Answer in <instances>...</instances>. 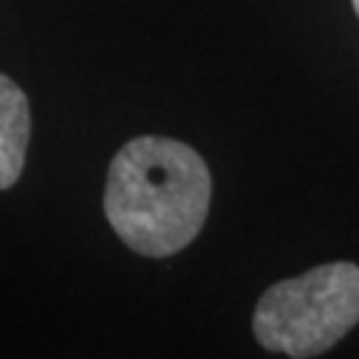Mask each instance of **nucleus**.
Wrapping results in <instances>:
<instances>
[{
    "mask_svg": "<svg viewBox=\"0 0 359 359\" xmlns=\"http://www.w3.org/2000/svg\"><path fill=\"white\" fill-rule=\"evenodd\" d=\"M359 322V266L335 261L271 285L253 314L256 341L293 359L320 357Z\"/></svg>",
    "mask_w": 359,
    "mask_h": 359,
    "instance_id": "2",
    "label": "nucleus"
},
{
    "mask_svg": "<svg viewBox=\"0 0 359 359\" xmlns=\"http://www.w3.org/2000/svg\"><path fill=\"white\" fill-rule=\"evenodd\" d=\"M210 192V170L189 144L139 136L109 165L104 213L130 250L168 258L200 234Z\"/></svg>",
    "mask_w": 359,
    "mask_h": 359,
    "instance_id": "1",
    "label": "nucleus"
},
{
    "mask_svg": "<svg viewBox=\"0 0 359 359\" xmlns=\"http://www.w3.org/2000/svg\"><path fill=\"white\" fill-rule=\"evenodd\" d=\"M351 6H354V11H357V16H359V0H351Z\"/></svg>",
    "mask_w": 359,
    "mask_h": 359,
    "instance_id": "4",
    "label": "nucleus"
},
{
    "mask_svg": "<svg viewBox=\"0 0 359 359\" xmlns=\"http://www.w3.org/2000/svg\"><path fill=\"white\" fill-rule=\"evenodd\" d=\"M29 142V102L11 77L0 75V189L16 184Z\"/></svg>",
    "mask_w": 359,
    "mask_h": 359,
    "instance_id": "3",
    "label": "nucleus"
}]
</instances>
